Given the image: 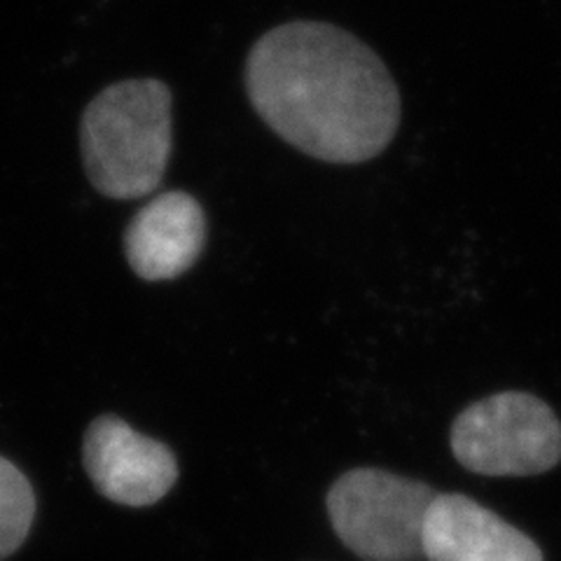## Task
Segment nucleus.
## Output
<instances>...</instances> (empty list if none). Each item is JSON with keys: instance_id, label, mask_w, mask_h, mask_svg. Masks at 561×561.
I'll return each mask as SVG.
<instances>
[{"instance_id": "obj_1", "label": "nucleus", "mask_w": 561, "mask_h": 561, "mask_svg": "<svg viewBox=\"0 0 561 561\" xmlns=\"http://www.w3.org/2000/svg\"><path fill=\"white\" fill-rule=\"evenodd\" d=\"M245 92L276 136L328 164L375 160L400 125L389 68L328 22H288L262 35L245 59Z\"/></svg>"}, {"instance_id": "obj_2", "label": "nucleus", "mask_w": 561, "mask_h": 561, "mask_svg": "<svg viewBox=\"0 0 561 561\" xmlns=\"http://www.w3.org/2000/svg\"><path fill=\"white\" fill-rule=\"evenodd\" d=\"M84 173L111 199L146 197L171 160V90L157 78L122 80L99 92L80 119Z\"/></svg>"}, {"instance_id": "obj_3", "label": "nucleus", "mask_w": 561, "mask_h": 561, "mask_svg": "<svg viewBox=\"0 0 561 561\" xmlns=\"http://www.w3.org/2000/svg\"><path fill=\"white\" fill-rule=\"evenodd\" d=\"M431 484L381 468L348 470L330 486L332 531L363 561H421L435 496Z\"/></svg>"}, {"instance_id": "obj_4", "label": "nucleus", "mask_w": 561, "mask_h": 561, "mask_svg": "<svg viewBox=\"0 0 561 561\" xmlns=\"http://www.w3.org/2000/svg\"><path fill=\"white\" fill-rule=\"evenodd\" d=\"M454 459L486 478H531L561 461V421L546 400L503 391L468 405L451 424Z\"/></svg>"}, {"instance_id": "obj_5", "label": "nucleus", "mask_w": 561, "mask_h": 561, "mask_svg": "<svg viewBox=\"0 0 561 561\" xmlns=\"http://www.w3.org/2000/svg\"><path fill=\"white\" fill-rule=\"evenodd\" d=\"M82 463L101 496L129 507L162 501L179 480L171 447L140 435L113 414L96 416L87 428Z\"/></svg>"}, {"instance_id": "obj_6", "label": "nucleus", "mask_w": 561, "mask_h": 561, "mask_svg": "<svg viewBox=\"0 0 561 561\" xmlns=\"http://www.w3.org/2000/svg\"><path fill=\"white\" fill-rule=\"evenodd\" d=\"M424 559L546 561L531 536L463 494L435 496L424 529Z\"/></svg>"}, {"instance_id": "obj_7", "label": "nucleus", "mask_w": 561, "mask_h": 561, "mask_svg": "<svg viewBox=\"0 0 561 561\" xmlns=\"http://www.w3.org/2000/svg\"><path fill=\"white\" fill-rule=\"evenodd\" d=\"M206 243L202 204L173 190L150 199L125 232V255L136 276L171 280L195 267Z\"/></svg>"}, {"instance_id": "obj_8", "label": "nucleus", "mask_w": 561, "mask_h": 561, "mask_svg": "<svg viewBox=\"0 0 561 561\" xmlns=\"http://www.w3.org/2000/svg\"><path fill=\"white\" fill-rule=\"evenodd\" d=\"M35 519V494L28 478L0 456V561L24 546Z\"/></svg>"}]
</instances>
